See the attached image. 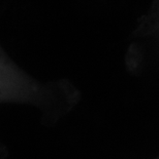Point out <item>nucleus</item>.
<instances>
[{"label":"nucleus","instance_id":"obj_2","mask_svg":"<svg viewBox=\"0 0 159 159\" xmlns=\"http://www.w3.org/2000/svg\"><path fill=\"white\" fill-rule=\"evenodd\" d=\"M154 9H155V11H159V0H155V2H154Z\"/></svg>","mask_w":159,"mask_h":159},{"label":"nucleus","instance_id":"obj_1","mask_svg":"<svg viewBox=\"0 0 159 159\" xmlns=\"http://www.w3.org/2000/svg\"><path fill=\"white\" fill-rule=\"evenodd\" d=\"M151 31L159 36V16L154 20V23L151 24Z\"/></svg>","mask_w":159,"mask_h":159}]
</instances>
